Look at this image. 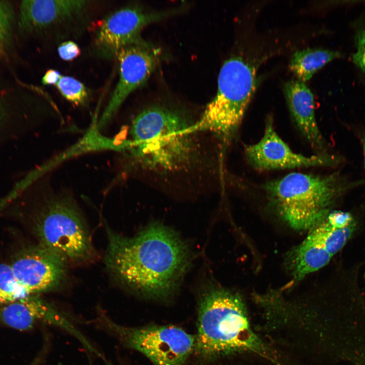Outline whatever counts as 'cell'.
<instances>
[{
  "label": "cell",
  "instance_id": "obj_1",
  "mask_svg": "<svg viewBox=\"0 0 365 365\" xmlns=\"http://www.w3.org/2000/svg\"><path fill=\"white\" fill-rule=\"evenodd\" d=\"M107 234L106 263L123 284L152 299L174 294L191 262L189 247L174 231L152 223L133 237Z\"/></svg>",
  "mask_w": 365,
  "mask_h": 365
},
{
  "label": "cell",
  "instance_id": "obj_2",
  "mask_svg": "<svg viewBox=\"0 0 365 365\" xmlns=\"http://www.w3.org/2000/svg\"><path fill=\"white\" fill-rule=\"evenodd\" d=\"M197 120L163 105L147 107L132 119L125 147L138 167L155 177L193 176L208 160Z\"/></svg>",
  "mask_w": 365,
  "mask_h": 365
},
{
  "label": "cell",
  "instance_id": "obj_3",
  "mask_svg": "<svg viewBox=\"0 0 365 365\" xmlns=\"http://www.w3.org/2000/svg\"><path fill=\"white\" fill-rule=\"evenodd\" d=\"M340 171L326 175L293 172L263 189L277 213L292 228L310 230L350 191L362 185Z\"/></svg>",
  "mask_w": 365,
  "mask_h": 365
},
{
  "label": "cell",
  "instance_id": "obj_4",
  "mask_svg": "<svg viewBox=\"0 0 365 365\" xmlns=\"http://www.w3.org/2000/svg\"><path fill=\"white\" fill-rule=\"evenodd\" d=\"M244 304L235 293L209 288L198 307L195 351L205 359H214L244 349L254 341Z\"/></svg>",
  "mask_w": 365,
  "mask_h": 365
},
{
  "label": "cell",
  "instance_id": "obj_5",
  "mask_svg": "<svg viewBox=\"0 0 365 365\" xmlns=\"http://www.w3.org/2000/svg\"><path fill=\"white\" fill-rule=\"evenodd\" d=\"M256 84L252 62L239 56L228 59L221 68L216 94L197 120L196 128L217 138L223 149L237 131Z\"/></svg>",
  "mask_w": 365,
  "mask_h": 365
},
{
  "label": "cell",
  "instance_id": "obj_6",
  "mask_svg": "<svg viewBox=\"0 0 365 365\" xmlns=\"http://www.w3.org/2000/svg\"><path fill=\"white\" fill-rule=\"evenodd\" d=\"M39 213L36 233L41 245L67 262H80L93 252L88 231L72 200L47 193Z\"/></svg>",
  "mask_w": 365,
  "mask_h": 365
},
{
  "label": "cell",
  "instance_id": "obj_7",
  "mask_svg": "<svg viewBox=\"0 0 365 365\" xmlns=\"http://www.w3.org/2000/svg\"><path fill=\"white\" fill-rule=\"evenodd\" d=\"M357 224L350 212L330 211L300 244L288 252L286 264L293 281H299L328 264L353 237Z\"/></svg>",
  "mask_w": 365,
  "mask_h": 365
},
{
  "label": "cell",
  "instance_id": "obj_8",
  "mask_svg": "<svg viewBox=\"0 0 365 365\" xmlns=\"http://www.w3.org/2000/svg\"><path fill=\"white\" fill-rule=\"evenodd\" d=\"M96 322L126 346L145 355L155 365H182L195 351V336L171 325L128 327L100 312Z\"/></svg>",
  "mask_w": 365,
  "mask_h": 365
},
{
  "label": "cell",
  "instance_id": "obj_9",
  "mask_svg": "<svg viewBox=\"0 0 365 365\" xmlns=\"http://www.w3.org/2000/svg\"><path fill=\"white\" fill-rule=\"evenodd\" d=\"M248 163L254 169L269 170L317 166H337L340 156L327 153L305 156L294 152L275 131L272 118L267 119L264 135L257 143L244 147Z\"/></svg>",
  "mask_w": 365,
  "mask_h": 365
},
{
  "label": "cell",
  "instance_id": "obj_10",
  "mask_svg": "<svg viewBox=\"0 0 365 365\" xmlns=\"http://www.w3.org/2000/svg\"><path fill=\"white\" fill-rule=\"evenodd\" d=\"M177 11L148 12L134 6L116 11L101 22L95 38L98 52L105 57H116L124 47L142 41L140 33L145 26Z\"/></svg>",
  "mask_w": 365,
  "mask_h": 365
},
{
  "label": "cell",
  "instance_id": "obj_11",
  "mask_svg": "<svg viewBox=\"0 0 365 365\" xmlns=\"http://www.w3.org/2000/svg\"><path fill=\"white\" fill-rule=\"evenodd\" d=\"M116 57L119 63V79L101 116V124L107 122L128 96L147 82L159 61L154 48L144 41L124 47Z\"/></svg>",
  "mask_w": 365,
  "mask_h": 365
},
{
  "label": "cell",
  "instance_id": "obj_12",
  "mask_svg": "<svg viewBox=\"0 0 365 365\" xmlns=\"http://www.w3.org/2000/svg\"><path fill=\"white\" fill-rule=\"evenodd\" d=\"M67 262L40 245L20 251L11 265L14 275L30 295L53 289L62 280Z\"/></svg>",
  "mask_w": 365,
  "mask_h": 365
},
{
  "label": "cell",
  "instance_id": "obj_13",
  "mask_svg": "<svg viewBox=\"0 0 365 365\" xmlns=\"http://www.w3.org/2000/svg\"><path fill=\"white\" fill-rule=\"evenodd\" d=\"M0 321L19 331L28 330L39 322L68 332L72 323L56 308L36 296L31 295L0 306Z\"/></svg>",
  "mask_w": 365,
  "mask_h": 365
},
{
  "label": "cell",
  "instance_id": "obj_14",
  "mask_svg": "<svg viewBox=\"0 0 365 365\" xmlns=\"http://www.w3.org/2000/svg\"><path fill=\"white\" fill-rule=\"evenodd\" d=\"M287 105L298 128L317 154L326 153V142L317 125L312 93L304 82L292 79L284 85Z\"/></svg>",
  "mask_w": 365,
  "mask_h": 365
},
{
  "label": "cell",
  "instance_id": "obj_15",
  "mask_svg": "<svg viewBox=\"0 0 365 365\" xmlns=\"http://www.w3.org/2000/svg\"><path fill=\"white\" fill-rule=\"evenodd\" d=\"M85 1L31 0L21 2L19 26L27 31L46 27L81 14Z\"/></svg>",
  "mask_w": 365,
  "mask_h": 365
},
{
  "label": "cell",
  "instance_id": "obj_16",
  "mask_svg": "<svg viewBox=\"0 0 365 365\" xmlns=\"http://www.w3.org/2000/svg\"><path fill=\"white\" fill-rule=\"evenodd\" d=\"M341 57V54L337 51L307 48L294 53L289 67L297 80L305 83L326 64Z\"/></svg>",
  "mask_w": 365,
  "mask_h": 365
},
{
  "label": "cell",
  "instance_id": "obj_17",
  "mask_svg": "<svg viewBox=\"0 0 365 365\" xmlns=\"http://www.w3.org/2000/svg\"><path fill=\"white\" fill-rule=\"evenodd\" d=\"M29 296L15 278L11 266L0 264V306Z\"/></svg>",
  "mask_w": 365,
  "mask_h": 365
},
{
  "label": "cell",
  "instance_id": "obj_18",
  "mask_svg": "<svg viewBox=\"0 0 365 365\" xmlns=\"http://www.w3.org/2000/svg\"><path fill=\"white\" fill-rule=\"evenodd\" d=\"M55 86L66 100L76 105L85 104L89 98L88 90L74 78L61 75Z\"/></svg>",
  "mask_w": 365,
  "mask_h": 365
},
{
  "label": "cell",
  "instance_id": "obj_19",
  "mask_svg": "<svg viewBox=\"0 0 365 365\" xmlns=\"http://www.w3.org/2000/svg\"><path fill=\"white\" fill-rule=\"evenodd\" d=\"M12 19L11 9L5 2L0 1V51L8 41Z\"/></svg>",
  "mask_w": 365,
  "mask_h": 365
},
{
  "label": "cell",
  "instance_id": "obj_20",
  "mask_svg": "<svg viewBox=\"0 0 365 365\" xmlns=\"http://www.w3.org/2000/svg\"><path fill=\"white\" fill-rule=\"evenodd\" d=\"M356 50L353 55L355 64L365 74V28L360 30L356 36Z\"/></svg>",
  "mask_w": 365,
  "mask_h": 365
},
{
  "label": "cell",
  "instance_id": "obj_21",
  "mask_svg": "<svg viewBox=\"0 0 365 365\" xmlns=\"http://www.w3.org/2000/svg\"><path fill=\"white\" fill-rule=\"evenodd\" d=\"M60 57L65 61H72L81 54V49L75 42L70 41L62 43L58 47Z\"/></svg>",
  "mask_w": 365,
  "mask_h": 365
},
{
  "label": "cell",
  "instance_id": "obj_22",
  "mask_svg": "<svg viewBox=\"0 0 365 365\" xmlns=\"http://www.w3.org/2000/svg\"><path fill=\"white\" fill-rule=\"evenodd\" d=\"M61 75L57 70L54 69L48 70L43 76L42 82L44 85H56L59 81Z\"/></svg>",
  "mask_w": 365,
  "mask_h": 365
},
{
  "label": "cell",
  "instance_id": "obj_23",
  "mask_svg": "<svg viewBox=\"0 0 365 365\" xmlns=\"http://www.w3.org/2000/svg\"><path fill=\"white\" fill-rule=\"evenodd\" d=\"M358 137L362 149L363 161L365 168V132H360Z\"/></svg>",
  "mask_w": 365,
  "mask_h": 365
},
{
  "label": "cell",
  "instance_id": "obj_24",
  "mask_svg": "<svg viewBox=\"0 0 365 365\" xmlns=\"http://www.w3.org/2000/svg\"><path fill=\"white\" fill-rule=\"evenodd\" d=\"M41 362L40 361L36 358H34L29 364V365H40Z\"/></svg>",
  "mask_w": 365,
  "mask_h": 365
},
{
  "label": "cell",
  "instance_id": "obj_25",
  "mask_svg": "<svg viewBox=\"0 0 365 365\" xmlns=\"http://www.w3.org/2000/svg\"><path fill=\"white\" fill-rule=\"evenodd\" d=\"M3 111H2V110L1 106V105H0V125L1 124L2 120H3Z\"/></svg>",
  "mask_w": 365,
  "mask_h": 365
}]
</instances>
